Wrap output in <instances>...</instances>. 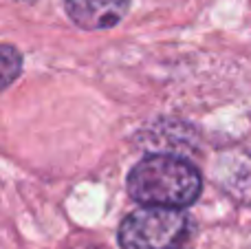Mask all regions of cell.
Wrapping results in <instances>:
<instances>
[{
    "instance_id": "7a4b0ae2",
    "label": "cell",
    "mask_w": 251,
    "mask_h": 249,
    "mask_svg": "<svg viewBox=\"0 0 251 249\" xmlns=\"http://www.w3.org/2000/svg\"><path fill=\"white\" fill-rule=\"evenodd\" d=\"M187 214L168 207H148L132 212L119 227L122 249H176L190 236Z\"/></svg>"
},
{
    "instance_id": "6da1fadb",
    "label": "cell",
    "mask_w": 251,
    "mask_h": 249,
    "mask_svg": "<svg viewBox=\"0 0 251 249\" xmlns=\"http://www.w3.org/2000/svg\"><path fill=\"white\" fill-rule=\"evenodd\" d=\"M128 192L141 205L178 210L201 194V174L185 159L156 154L139 161L128 174Z\"/></svg>"
},
{
    "instance_id": "5b68a950",
    "label": "cell",
    "mask_w": 251,
    "mask_h": 249,
    "mask_svg": "<svg viewBox=\"0 0 251 249\" xmlns=\"http://www.w3.org/2000/svg\"><path fill=\"white\" fill-rule=\"evenodd\" d=\"M26 2H29V0H26Z\"/></svg>"
},
{
    "instance_id": "3957f363",
    "label": "cell",
    "mask_w": 251,
    "mask_h": 249,
    "mask_svg": "<svg viewBox=\"0 0 251 249\" xmlns=\"http://www.w3.org/2000/svg\"><path fill=\"white\" fill-rule=\"evenodd\" d=\"M69 18L82 29H108L126 16L130 0H64Z\"/></svg>"
},
{
    "instance_id": "277c9868",
    "label": "cell",
    "mask_w": 251,
    "mask_h": 249,
    "mask_svg": "<svg viewBox=\"0 0 251 249\" xmlns=\"http://www.w3.org/2000/svg\"><path fill=\"white\" fill-rule=\"evenodd\" d=\"M20 73V55L13 47L4 44L2 47V86H9L13 77Z\"/></svg>"
}]
</instances>
